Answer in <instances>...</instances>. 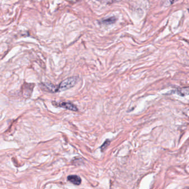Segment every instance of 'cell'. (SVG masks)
Returning <instances> with one entry per match:
<instances>
[{
    "mask_svg": "<svg viewBox=\"0 0 189 189\" xmlns=\"http://www.w3.org/2000/svg\"><path fill=\"white\" fill-rule=\"evenodd\" d=\"M117 21V18L115 17H110L107 18L102 19L99 21V23L101 24H105V25H109V24H112L115 23V22Z\"/></svg>",
    "mask_w": 189,
    "mask_h": 189,
    "instance_id": "6",
    "label": "cell"
},
{
    "mask_svg": "<svg viewBox=\"0 0 189 189\" xmlns=\"http://www.w3.org/2000/svg\"><path fill=\"white\" fill-rule=\"evenodd\" d=\"M171 92L176 93V94H177L178 95L182 96V97L186 96L188 95H189V87L181 88L176 90L174 92Z\"/></svg>",
    "mask_w": 189,
    "mask_h": 189,
    "instance_id": "5",
    "label": "cell"
},
{
    "mask_svg": "<svg viewBox=\"0 0 189 189\" xmlns=\"http://www.w3.org/2000/svg\"><path fill=\"white\" fill-rule=\"evenodd\" d=\"M41 88L43 90L48 92H58V85H55L51 83H42Z\"/></svg>",
    "mask_w": 189,
    "mask_h": 189,
    "instance_id": "3",
    "label": "cell"
},
{
    "mask_svg": "<svg viewBox=\"0 0 189 189\" xmlns=\"http://www.w3.org/2000/svg\"><path fill=\"white\" fill-rule=\"evenodd\" d=\"M79 80V77L77 76H70L62 81L58 85V92L65 91L72 88L77 84Z\"/></svg>",
    "mask_w": 189,
    "mask_h": 189,
    "instance_id": "1",
    "label": "cell"
},
{
    "mask_svg": "<svg viewBox=\"0 0 189 189\" xmlns=\"http://www.w3.org/2000/svg\"><path fill=\"white\" fill-rule=\"evenodd\" d=\"M68 180L75 185H80L81 183V179L80 177L75 175H69L68 177Z\"/></svg>",
    "mask_w": 189,
    "mask_h": 189,
    "instance_id": "4",
    "label": "cell"
},
{
    "mask_svg": "<svg viewBox=\"0 0 189 189\" xmlns=\"http://www.w3.org/2000/svg\"><path fill=\"white\" fill-rule=\"evenodd\" d=\"M110 143H111V141H110V140H109V139H107L105 141V142H104V143L101 146V151H105V150L106 149V148H107L109 146V144H110Z\"/></svg>",
    "mask_w": 189,
    "mask_h": 189,
    "instance_id": "7",
    "label": "cell"
},
{
    "mask_svg": "<svg viewBox=\"0 0 189 189\" xmlns=\"http://www.w3.org/2000/svg\"><path fill=\"white\" fill-rule=\"evenodd\" d=\"M53 104L54 105H56L57 107H59L61 108L68 109L74 112H77L78 110V109L77 108L75 105L74 104L70 102H58V103H54L53 102Z\"/></svg>",
    "mask_w": 189,
    "mask_h": 189,
    "instance_id": "2",
    "label": "cell"
}]
</instances>
